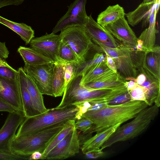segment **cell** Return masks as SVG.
Listing matches in <instances>:
<instances>
[{
  "label": "cell",
  "instance_id": "74e56055",
  "mask_svg": "<svg viewBox=\"0 0 160 160\" xmlns=\"http://www.w3.org/2000/svg\"><path fill=\"white\" fill-rule=\"evenodd\" d=\"M27 160V158L16 155L11 152H0V160Z\"/></svg>",
  "mask_w": 160,
  "mask_h": 160
},
{
  "label": "cell",
  "instance_id": "4fadbf2b",
  "mask_svg": "<svg viewBox=\"0 0 160 160\" xmlns=\"http://www.w3.org/2000/svg\"><path fill=\"white\" fill-rule=\"evenodd\" d=\"M25 118L22 112L16 111L9 112L0 129V152H11L9 148L10 142Z\"/></svg>",
  "mask_w": 160,
  "mask_h": 160
},
{
  "label": "cell",
  "instance_id": "8fae6325",
  "mask_svg": "<svg viewBox=\"0 0 160 160\" xmlns=\"http://www.w3.org/2000/svg\"><path fill=\"white\" fill-rule=\"evenodd\" d=\"M84 27L92 42L98 46L116 48L122 44L107 30L95 21L91 14L88 16V21Z\"/></svg>",
  "mask_w": 160,
  "mask_h": 160
},
{
  "label": "cell",
  "instance_id": "ee69618b",
  "mask_svg": "<svg viewBox=\"0 0 160 160\" xmlns=\"http://www.w3.org/2000/svg\"><path fill=\"white\" fill-rule=\"evenodd\" d=\"M105 54L106 57L107 63L108 67L114 72L117 73V69L113 60L108 54Z\"/></svg>",
  "mask_w": 160,
  "mask_h": 160
},
{
  "label": "cell",
  "instance_id": "e575fe53",
  "mask_svg": "<svg viewBox=\"0 0 160 160\" xmlns=\"http://www.w3.org/2000/svg\"><path fill=\"white\" fill-rule=\"evenodd\" d=\"M130 95L127 91L126 92L120 94L112 99L109 100L108 105H116L124 103L131 101Z\"/></svg>",
  "mask_w": 160,
  "mask_h": 160
},
{
  "label": "cell",
  "instance_id": "60d3db41",
  "mask_svg": "<svg viewBox=\"0 0 160 160\" xmlns=\"http://www.w3.org/2000/svg\"><path fill=\"white\" fill-rule=\"evenodd\" d=\"M24 1V0H0V8L10 5H20Z\"/></svg>",
  "mask_w": 160,
  "mask_h": 160
},
{
  "label": "cell",
  "instance_id": "4316f807",
  "mask_svg": "<svg viewBox=\"0 0 160 160\" xmlns=\"http://www.w3.org/2000/svg\"><path fill=\"white\" fill-rule=\"evenodd\" d=\"M27 88L30 96L33 107L38 114L48 110L44 104L42 94L31 78L26 74Z\"/></svg>",
  "mask_w": 160,
  "mask_h": 160
},
{
  "label": "cell",
  "instance_id": "ab89813d",
  "mask_svg": "<svg viewBox=\"0 0 160 160\" xmlns=\"http://www.w3.org/2000/svg\"><path fill=\"white\" fill-rule=\"evenodd\" d=\"M78 133V138L79 141L80 145H82L84 143L92 137V133L87 131H81Z\"/></svg>",
  "mask_w": 160,
  "mask_h": 160
},
{
  "label": "cell",
  "instance_id": "cb8c5ba5",
  "mask_svg": "<svg viewBox=\"0 0 160 160\" xmlns=\"http://www.w3.org/2000/svg\"><path fill=\"white\" fill-rule=\"evenodd\" d=\"M125 14L123 8L118 4L110 5L99 14L97 22L103 27L124 17Z\"/></svg>",
  "mask_w": 160,
  "mask_h": 160
},
{
  "label": "cell",
  "instance_id": "5b68a950",
  "mask_svg": "<svg viewBox=\"0 0 160 160\" xmlns=\"http://www.w3.org/2000/svg\"><path fill=\"white\" fill-rule=\"evenodd\" d=\"M159 107L155 104L143 109L129 123L119 126L115 132L103 144L100 149L111 146L119 142L133 139L143 132L157 116Z\"/></svg>",
  "mask_w": 160,
  "mask_h": 160
},
{
  "label": "cell",
  "instance_id": "6da1fadb",
  "mask_svg": "<svg viewBox=\"0 0 160 160\" xmlns=\"http://www.w3.org/2000/svg\"><path fill=\"white\" fill-rule=\"evenodd\" d=\"M148 106L143 101H130L118 105H108L98 110L86 112L82 117L87 118L93 122L92 126L88 130V132L92 133H98L134 118Z\"/></svg>",
  "mask_w": 160,
  "mask_h": 160
},
{
  "label": "cell",
  "instance_id": "f546056e",
  "mask_svg": "<svg viewBox=\"0 0 160 160\" xmlns=\"http://www.w3.org/2000/svg\"><path fill=\"white\" fill-rule=\"evenodd\" d=\"M60 60L65 63H73L81 66L80 62L71 48L61 40L58 50Z\"/></svg>",
  "mask_w": 160,
  "mask_h": 160
},
{
  "label": "cell",
  "instance_id": "f35d334b",
  "mask_svg": "<svg viewBox=\"0 0 160 160\" xmlns=\"http://www.w3.org/2000/svg\"><path fill=\"white\" fill-rule=\"evenodd\" d=\"M17 110L0 98V112H12Z\"/></svg>",
  "mask_w": 160,
  "mask_h": 160
},
{
  "label": "cell",
  "instance_id": "d6a6232c",
  "mask_svg": "<svg viewBox=\"0 0 160 160\" xmlns=\"http://www.w3.org/2000/svg\"><path fill=\"white\" fill-rule=\"evenodd\" d=\"M128 92L131 96V101H141L146 102L145 89L143 87L138 84L134 88Z\"/></svg>",
  "mask_w": 160,
  "mask_h": 160
},
{
  "label": "cell",
  "instance_id": "7a4b0ae2",
  "mask_svg": "<svg viewBox=\"0 0 160 160\" xmlns=\"http://www.w3.org/2000/svg\"><path fill=\"white\" fill-rule=\"evenodd\" d=\"M81 76H77L68 84L60 103L56 107L63 108L73 103L84 101H109L128 90L124 86L113 88L91 89L80 84Z\"/></svg>",
  "mask_w": 160,
  "mask_h": 160
},
{
  "label": "cell",
  "instance_id": "7dc6e473",
  "mask_svg": "<svg viewBox=\"0 0 160 160\" xmlns=\"http://www.w3.org/2000/svg\"><path fill=\"white\" fill-rule=\"evenodd\" d=\"M4 66L8 67L10 68H12L5 60H4L0 57V66Z\"/></svg>",
  "mask_w": 160,
  "mask_h": 160
},
{
  "label": "cell",
  "instance_id": "30bf717a",
  "mask_svg": "<svg viewBox=\"0 0 160 160\" xmlns=\"http://www.w3.org/2000/svg\"><path fill=\"white\" fill-rule=\"evenodd\" d=\"M80 146L75 128L49 152L46 159L62 160L73 156L79 152Z\"/></svg>",
  "mask_w": 160,
  "mask_h": 160
},
{
  "label": "cell",
  "instance_id": "8992f818",
  "mask_svg": "<svg viewBox=\"0 0 160 160\" xmlns=\"http://www.w3.org/2000/svg\"><path fill=\"white\" fill-rule=\"evenodd\" d=\"M100 52L113 60L120 75L126 80L137 76V68L142 66L143 52L129 49L122 44L116 48L99 46Z\"/></svg>",
  "mask_w": 160,
  "mask_h": 160
},
{
  "label": "cell",
  "instance_id": "c3c4849f",
  "mask_svg": "<svg viewBox=\"0 0 160 160\" xmlns=\"http://www.w3.org/2000/svg\"><path fill=\"white\" fill-rule=\"evenodd\" d=\"M155 0H143V2L145 3H148L154 1Z\"/></svg>",
  "mask_w": 160,
  "mask_h": 160
},
{
  "label": "cell",
  "instance_id": "836d02e7",
  "mask_svg": "<svg viewBox=\"0 0 160 160\" xmlns=\"http://www.w3.org/2000/svg\"><path fill=\"white\" fill-rule=\"evenodd\" d=\"M93 125V122L90 119L82 117L76 120L75 126L76 129L81 131H85L89 129Z\"/></svg>",
  "mask_w": 160,
  "mask_h": 160
},
{
  "label": "cell",
  "instance_id": "9a60e30c",
  "mask_svg": "<svg viewBox=\"0 0 160 160\" xmlns=\"http://www.w3.org/2000/svg\"><path fill=\"white\" fill-rule=\"evenodd\" d=\"M0 98L17 110L24 112L20 88L19 72L14 79L0 76Z\"/></svg>",
  "mask_w": 160,
  "mask_h": 160
},
{
  "label": "cell",
  "instance_id": "ffe728a7",
  "mask_svg": "<svg viewBox=\"0 0 160 160\" xmlns=\"http://www.w3.org/2000/svg\"><path fill=\"white\" fill-rule=\"evenodd\" d=\"M19 82L23 112L26 117L33 116L38 114L35 109L28 92L26 79V73L23 68L18 69Z\"/></svg>",
  "mask_w": 160,
  "mask_h": 160
},
{
  "label": "cell",
  "instance_id": "7bdbcfd3",
  "mask_svg": "<svg viewBox=\"0 0 160 160\" xmlns=\"http://www.w3.org/2000/svg\"><path fill=\"white\" fill-rule=\"evenodd\" d=\"M9 52L6 47L5 42L0 41V57L6 59L8 57Z\"/></svg>",
  "mask_w": 160,
  "mask_h": 160
},
{
  "label": "cell",
  "instance_id": "ba28073f",
  "mask_svg": "<svg viewBox=\"0 0 160 160\" xmlns=\"http://www.w3.org/2000/svg\"><path fill=\"white\" fill-rule=\"evenodd\" d=\"M54 63L38 65L25 64L23 70L43 94L53 96L52 79Z\"/></svg>",
  "mask_w": 160,
  "mask_h": 160
},
{
  "label": "cell",
  "instance_id": "44dd1931",
  "mask_svg": "<svg viewBox=\"0 0 160 160\" xmlns=\"http://www.w3.org/2000/svg\"><path fill=\"white\" fill-rule=\"evenodd\" d=\"M159 7H156L150 15L148 27L144 30L138 38L143 42L142 49L144 52L152 48L156 42V34L157 30L156 28V16Z\"/></svg>",
  "mask_w": 160,
  "mask_h": 160
},
{
  "label": "cell",
  "instance_id": "9c48e42d",
  "mask_svg": "<svg viewBox=\"0 0 160 160\" xmlns=\"http://www.w3.org/2000/svg\"><path fill=\"white\" fill-rule=\"evenodd\" d=\"M87 0H75L68 7L66 13L57 22L52 29L54 34L72 26H84L87 23V15L85 6Z\"/></svg>",
  "mask_w": 160,
  "mask_h": 160
},
{
  "label": "cell",
  "instance_id": "1f68e13d",
  "mask_svg": "<svg viewBox=\"0 0 160 160\" xmlns=\"http://www.w3.org/2000/svg\"><path fill=\"white\" fill-rule=\"evenodd\" d=\"M79 68L80 66L76 63H65L64 66V78L66 87L77 75Z\"/></svg>",
  "mask_w": 160,
  "mask_h": 160
},
{
  "label": "cell",
  "instance_id": "52a82bcc",
  "mask_svg": "<svg viewBox=\"0 0 160 160\" xmlns=\"http://www.w3.org/2000/svg\"><path fill=\"white\" fill-rule=\"evenodd\" d=\"M60 31L59 35L61 40L72 50L81 66L86 62L91 51H95V44L87 34L84 26L70 27Z\"/></svg>",
  "mask_w": 160,
  "mask_h": 160
},
{
  "label": "cell",
  "instance_id": "d4e9b609",
  "mask_svg": "<svg viewBox=\"0 0 160 160\" xmlns=\"http://www.w3.org/2000/svg\"><path fill=\"white\" fill-rule=\"evenodd\" d=\"M0 23L10 28L18 34L25 42L28 44L34 37V31L25 23H18L10 21L0 16Z\"/></svg>",
  "mask_w": 160,
  "mask_h": 160
},
{
  "label": "cell",
  "instance_id": "d6986e66",
  "mask_svg": "<svg viewBox=\"0 0 160 160\" xmlns=\"http://www.w3.org/2000/svg\"><path fill=\"white\" fill-rule=\"evenodd\" d=\"M121 125V123H119L102 132L96 133L94 136H92L82 145L81 149L82 152L85 154L92 150L100 149V148Z\"/></svg>",
  "mask_w": 160,
  "mask_h": 160
},
{
  "label": "cell",
  "instance_id": "4dcf8cb0",
  "mask_svg": "<svg viewBox=\"0 0 160 160\" xmlns=\"http://www.w3.org/2000/svg\"><path fill=\"white\" fill-rule=\"evenodd\" d=\"M106 55V54H105ZM106 61V55L103 53L97 52L91 58L87 60L79 68L77 76H82L89 68L102 62Z\"/></svg>",
  "mask_w": 160,
  "mask_h": 160
},
{
  "label": "cell",
  "instance_id": "7402d4cb",
  "mask_svg": "<svg viewBox=\"0 0 160 160\" xmlns=\"http://www.w3.org/2000/svg\"><path fill=\"white\" fill-rule=\"evenodd\" d=\"M142 66L160 81V47L154 46L144 52Z\"/></svg>",
  "mask_w": 160,
  "mask_h": 160
},
{
  "label": "cell",
  "instance_id": "bcb514c9",
  "mask_svg": "<svg viewBox=\"0 0 160 160\" xmlns=\"http://www.w3.org/2000/svg\"><path fill=\"white\" fill-rule=\"evenodd\" d=\"M42 153L39 151H35L32 153L28 158L29 160H36L42 159Z\"/></svg>",
  "mask_w": 160,
  "mask_h": 160
},
{
  "label": "cell",
  "instance_id": "484cf974",
  "mask_svg": "<svg viewBox=\"0 0 160 160\" xmlns=\"http://www.w3.org/2000/svg\"><path fill=\"white\" fill-rule=\"evenodd\" d=\"M18 52L22 57L25 64L38 65L48 63H54L49 58L41 54L31 48L20 46Z\"/></svg>",
  "mask_w": 160,
  "mask_h": 160
},
{
  "label": "cell",
  "instance_id": "2e32d148",
  "mask_svg": "<svg viewBox=\"0 0 160 160\" xmlns=\"http://www.w3.org/2000/svg\"><path fill=\"white\" fill-rule=\"evenodd\" d=\"M140 73L146 76L145 81L140 86L145 89L146 103L149 106L154 104L160 106V81L145 68L141 66L138 68Z\"/></svg>",
  "mask_w": 160,
  "mask_h": 160
},
{
  "label": "cell",
  "instance_id": "d590c367",
  "mask_svg": "<svg viewBox=\"0 0 160 160\" xmlns=\"http://www.w3.org/2000/svg\"><path fill=\"white\" fill-rule=\"evenodd\" d=\"M18 74V71L12 68L0 66V76L7 78L14 79Z\"/></svg>",
  "mask_w": 160,
  "mask_h": 160
},
{
  "label": "cell",
  "instance_id": "f1b7e54d",
  "mask_svg": "<svg viewBox=\"0 0 160 160\" xmlns=\"http://www.w3.org/2000/svg\"><path fill=\"white\" fill-rule=\"evenodd\" d=\"M75 120H71L67 122L62 130L55 137L42 153V159H46L49 152L75 128Z\"/></svg>",
  "mask_w": 160,
  "mask_h": 160
},
{
  "label": "cell",
  "instance_id": "ac0fdd59",
  "mask_svg": "<svg viewBox=\"0 0 160 160\" xmlns=\"http://www.w3.org/2000/svg\"><path fill=\"white\" fill-rule=\"evenodd\" d=\"M115 72L108 67L107 61L91 67L82 76L80 84L102 81L112 75Z\"/></svg>",
  "mask_w": 160,
  "mask_h": 160
},
{
  "label": "cell",
  "instance_id": "3957f363",
  "mask_svg": "<svg viewBox=\"0 0 160 160\" xmlns=\"http://www.w3.org/2000/svg\"><path fill=\"white\" fill-rule=\"evenodd\" d=\"M67 122L47 127L31 135H15L10 143V151L16 155L27 158L34 152L39 151L42 153Z\"/></svg>",
  "mask_w": 160,
  "mask_h": 160
},
{
  "label": "cell",
  "instance_id": "e0dca14e",
  "mask_svg": "<svg viewBox=\"0 0 160 160\" xmlns=\"http://www.w3.org/2000/svg\"><path fill=\"white\" fill-rule=\"evenodd\" d=\"M159 5L160 0L148 3L142 2L135 10L125 14L128 23L134 27L142 21V28L146 27L149 23L151 13Z\"/></svg>",
  "mask_w": 160,
  "mask_h": 160
},
{
  "label": "cell",
  "instance_id": "5bb4252c",
  "mask_svg": "<svg viewBox=\"0 0 160 160\" xmlns=\"http://www.w3.org/2000/svg\"><path fill=\"white\" fill-rule=\"evenodd\" d=\"M103 27L124 46L136 50L138 38L125 17Z\"/></svg>",
  "mask_w": 160,
  "mask_h": 160
},
{
  "label": "cell",
  "instance_id": "83f0119b",
  "mask_svg": "<svg viewBox=\"0 0 160 160\" xmlns=\"http://www.w3.org/2000/svg\"><path fill=\"white\" fill-rule=\"evenodd\" d=\"M126 80L118 72L102 81L94 82L83 85L85 87L91 89L113 88L124 86Z\"/></svg>",
  "mask_w": 160,
  "mask_h": 160
},
{
  "label": "cell",
  "instance_id": "f6af8a7d",
  "mask_svg": "<svg viewBox=\"0 0 160 160\" xmlns=\"http://www.w3.org/2000/svg\"><path fill=\"white\" fill-rule=\"evenodd\" d=\"M138 84L135 82L130 80L129 81H126L124 83V85L128 91L131 90L134 88Z\"/></svg>",
  "mask_w": 160,
  "mask_h": 160
},
{
  "label": "cell",
  "instance_id": "603a6c76",
  "mask_svg": "<svg viewBox=\"0 0 160 160\" xmlns=\"http://www.w3.org/2000/svg\"><path fill=\"white\" fill-rule=\"evenodd\" d=\"M65 63L60 61L53 64L52 88L53 97H55L62 96L66 87L64 78Z\"/></svg>",
  "mask_w": 160,
  "mask_h": 160
},
{
  "label": "cell",
  "instance_id": "277c9868",
  "mask_svg": "<svg viewBox=\"0 0 160 160\" xmlns=\"http://www.w3.org/2000/svg\"><path fill=\"white\" fill-rule=\"evenodd\" d=\"M78 108L71 104L63 108H56L33 116L26 117L18 129L15 136H19L36 133L47 127L69 120H76Z\"/></svg>",
  "mask_w": 160,
  "mask_h": 160
},
{
  "label": "cell",
  "instance_id": "7c38bea8",
  "mask_svg": "<svg viewBox=\"0 0 160 160\" xmlns=\"http://www.w3.org/2000/svg\"><path fill=\"white\" fill-rule=\"evenodd\" d=\"M61 41L59 35L46 33L44 35L32 39L29 43L30 48L52 60L55 63L61 61L58 56L59 48Z\"/></svg>",
  "mask_w": 160,
  "mask_h": 160
},
{
  "label": "cell",
  "instance_id": "8d00e7d4",
  "mask_svg": "<svg viewBox=\"0 0 160 160\" xmlns=\"http://www.w3.org/2000/svg\"><path fill=\"white\" fill-rule=\"evenodd\" d=\"M89 102L91 106L87 112L95 111L101 109L108 105V101L91 100L89 101Z\"/></svg>",
  "mask_w": 160,
  "mask_h": 160
},
{
  "label": "cell",
  "instance_id": "b9f144b4",
  "mask_svg": "<svg viewBox=\"0 0 160 160\" xmlns=\"http://www.w3.org/2000/svg\"><path fill=\"white\" fill-rule=\"evenodd\" d=\"M85 154L88 158L95 159L102 157L104 155V153L100 149L89 151Z\"/></svg>",
  "mask_w": 160,
  "mask_h": 160
}]
</instances>
